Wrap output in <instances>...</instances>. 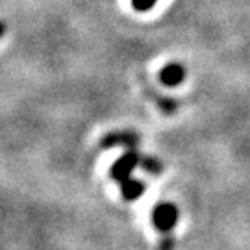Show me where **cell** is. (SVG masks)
Instances as JSON below:
<instances>
[{
  "label": "cell",
  "mask_w": 250,
  "mask_h": 250,
  "mask_svg": "<svg viewBox=\"0 0 250 250\" xmlns=\"http://www.w3.org/2000/svg\"><path fill=\"white\" fill-rule=\"evenodd\" d=\"M172 247H174V239H172L170 235H165V237L161 239L160 250H172Z\"/></svg>",
  "instance_id": "obj_8"
},
{
  "label": "cell",
  "mask_w": 250,
  "mask_h": 250,
  "mask_svg": "<svg viewBox=\"0 0 250 250\" xmlns=\"http://www.w3.org/2000/svg\"><path fill=\"white\" fill-rule=\"evenodd\" d=\"M141 165H143V169H146L148 172H154V174H158L161 170L160 161L154 160V158H141Z\"/></svg>",
  "instance_id": "obj_7"
},
{
  "label": "cell",
  "mask_w": 250,
  "mask_h": 250,
  "mask_svg": "<svg viewBox=\"0 0 250 250\" xmlns=\"http://www.w3.org/2000/svg\"><path fill=\"white\" fill-rule=\"evenodd\" d=\"M160 78L165 85L174 87V85H178V83L184 82V78H186V69H184L182 65H178V63H170V65H167V67L161 71Z\"/></svg>",
  "instance_id": "obj_3"
},
{
  "label": "cell",
  "mask_w": 250,
  "mask_h": 250,
  "mask_svg": "<svg viewBox=\"0 0 250 250\" xmlns=\"http://www.w3.org/2000/svg\"><path fill=\"white\" fill-rule=\"evenodd\" d=\"M137 143V135L135 134H119V132H113V134H107L104 139H102V146L106 148H111L115 145H126V146H134Z\"/></svg>",
  "instance_id": "obj_5"
},
{
  "label": "cell",
  "mask_w": 250,
  "mask_h": 250,
  "mask_svg": "<svg viewBox=\"0 0 250 250\" xmlns=\"http://www.w3.org/2000/svg\"><path fill=\"white\" fill-rule=\"evenodd\" d=\"M156 2H158V0H132V6H134L135 11L145 13V11H150V9L156 6Z\"/></svg>",
  "instance_id": "obj_6"
},
{
  "label": "cell",
  "mask_w": 250,
  "mask_h": 250,
  "mask_svg": "<svg viewBox=\"0 0 250 250\" xmlns=\"http://www.w3.org/2000/svg\"><path fill=\"white\" fill-rule=\"evenodd\" d=\"M137 165H141L139 154L134 150L126 152L125 156H121V158L113 163V167H111V178L115 180V182H119V184H123V182H126V180L130 178V172H132Z\"/></svg>",
  "instance_id": "obj_2"
},
{
  "label": "cell",
  "mask_w": 250,
  "mask_h": 250,
  "mask_svg": "<svg viewBox=\"0 0 250 250\" xmlns=\"http://www.w3.org/2000/svg\"><path fill=\"white\" fill-rule=\"evenodd\" d=\"M121 193H123L125 200H137L145 193V184L139 180L128 178L121 184Z\"/></svg>",
  "instance_id": "obj_4"
},
{
  "label": "cell",
  "mask_w": 250,
  "mask_h": 250,
  "mask_svg": "<svg viewBox=\"0 0 250 250\" xmlns=\"http://www.w3.org/2000/svg\"><path fill=\"white\" fill-rule=\"evenodd\" d=\"M4 34H6V24H4V22H0V37L4 36Z\"/></svg>",
  "instance_id": "obj_9"
},
{
  "label": "cell",
  "mask_w": 250,
  "mask_h": 250,
  "mask_svg": "<svg viewBox=\"0 0 250 250\" xmlns=\"http://www.w3.org/2000/svg\"><path fill=\"white\" fill-rule=\"evenodd\" d=\"M178 208L172 202H160L152 211V223L154 228L161 233H169L178 223Z\"/></svg>",
  "instance_id": "obj_1"
}]
</instances>
